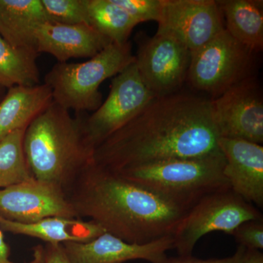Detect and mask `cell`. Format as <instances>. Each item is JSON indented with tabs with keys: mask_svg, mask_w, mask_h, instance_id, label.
I'll use <instances>...</instances> for the list:
<instances>
[{
	"mask_svg": "<svg viewBox=\"0 0 263 263\" xmlns=\"http://www.w3.org/2000/svg\"><path fill=\"white\" fill-rule=\"evenodd\" d=\"M239 246L247 249H263V219L245 221L231 233Z\"/></svg>",
	"mask_w": 263,
	"mask_h": 263,
	"instance_id": "cell-25",
	"label": "cell"
},
{
	"mask_svg": "<svg viewBox=\"0 0 263 263\" xmlns=\"http://www.w3.org/2000/svg\"><path fill=\"white\" fill-rule=\"evenodd\" d=\"M36 51L11 46L0 36V87L41 84Z\"/></svg>",
	"mask_w": 263,
	"mask_h": 263,
	"instance_id": "cell-20",
	"label": "cell"
},
{
	"mask_svg": "<svg viewBox=\"0 0 263 263\" xmlns=\"http://www.w3.org/2000/svg\"><path fill=\"white\" fill-rule=\"evenodd\" d=\"M245 251V247L238 245L235 254L226 258L202 259L192 255L179 256L177 257H167L162 263H243Z\"/></svg>",
	"mask_w": 263,
	"mask_h": 263,
	"instance_id": "cell-26",
	"label": "cell"
},
{
	"mask_svg": "<svg viewBox=\"0 0 263 263\" xmlns=\"http://www.w3.org/2000/svg\"><path fill=\"white\" fill-rule=\"evenodd\" d=\"M1 89H3V88L0 87V90H1Z\"/></svg>",
	"mask_w": 263,
	"mask_h": 263,
	"instance_id": "cell-30",
	"label": "cell"
},
{
	"mask_svg": "<svg viewBox=\"0 0 263 263\" xmlns=\"http://www.w3.org/2000/svg\"><path fill=\"white\" fill-rule=\"evenodd\" d=\"M26 129L13 132L0 141V190L33 178L24 152Z\"/></svg>",
	"mask_w": 263,
	"mask_h": 263,
	"instance_id": "cell-22",
	"label": "cell"
},
{
	"mask_svg": "<svg viewBox=\"0 0 263 263\" xmlns=\"http://www.w3.org/2000/svg\"><path fill=\"white\" fill-rule=\"evenodd\" d=\"M0 263H15L10 259V248L5 240L3 230L0 229ZM24 263H44V247L37 245L33 248V259Z\"/></svg>",
	"mask_w": 263,
	"mask_h": 263,
	"instance_id": "cell-27",
	"label": "cell"
},
{
	"mask_svg": "<svg viewBox=\"0 0 263 263\" xmlns=\"http://www.w3.org/2000/svg\"><path fill=\"white\" fill-rule=\"evenodd\" d=\"M243 263H263V254L259 250L246 249Z\"/></svg>",
	"mask_w": 263,
	"mask_h": 263,
	"instance_id": "cell-29",
	"label": "cell"
},
{
	"mask_svg": "<svg viewBox=\"0 0 263 263\" xmlns=\"http://www.w3.org/2000/svg\"><path fill=\"white\" fill-rule=\"evenodd\" d=\"M78 218H88L105 233L145 245L174 234L191 205L155 193L94 162L67 194Z\"/></svg>",
	"mask_w": 263,
	"mask_h": 263,
	"instance_id": "cell-2",
	"label": "cell"
},
{
	"mask_svg": "<svg viewBox=\"0 0 263 263\" xmlns=\"http://www.w3.org/2000/svg\"><path fill=\"white\" fill-rule=\"evenodd\" d=\"M138 24L160 19L162 0H114Z\"/></svg>",
	"mask_w": 263,
	"mask_h": 263,
	"instance_id": "cell-24",
	"label": "cell"
},
{
	"mask_svg": "<svg viewBox=\"0 0 263 263\" xmlns=\"http://www.w3.org/2000/svg\"><path fill=\"white\" fill-rule=\"evenodd\" d=\"M135 62L130 43H110L80 63L58 62L45 76L53 101L70 111H95L102 104L100 85Z\"/></svg>",
	"mask_w": 263,
	"mask_h": 263,
	"instance_id": "cell-5",
	"label": "cell"
},
{
	"mask_svg": "<svg viewBox=\"0 0 263 263\" xmlns=\"http://www.w3.org/2000/svg\"><path fill=\"white\" fill-rule=\"evenodd\" d=\"M223 19L214 0H162L157 33L172 36L193 53L224 30Z\"/></svg>",
	"mask_w": 263,
	"mask_h": 263,
	"instance_id": "cell-11",
	"label": "cell"
},
{
	"mask_svg": "<svg viewBox=\"0 0 263 263\" xmlns=\"http://www.w3.org/2000/svg\"><path fill=\"white\" fill-rule=\"evenodd\" d=\"M62 246L70 263H124L135 259L162 263L167 258V251L174 249V239L167 235L136 245L104 233L89 241L68 242Z\"/></svg>",
	"mask_w": 263,
	"mask_h": 263,
	"instance_id": "cell-13",
	"label": "cell"
},
{
	"mask_svg": "<svg viewBox=\"0 0 263 263\" xmlns=\"http://www.w3.org/2000/svg\"><path fill=\"white\" fill-rule=\"evenodd\" d=\"M35 41L39 54L48 53L61 63L70 59L91 58L111 43L89 24L51 22L39 26Z\"/></svg>",
	"mask_w": 263,
	"mask_h": 263,
	"instance_id": "cell-15",
	"label": "cell"
},
{
	"mask_svg": "<svg viewBox=\"0 0 263 263\" xmlns=\"http://www.w3.org/2000/svg\"><path fill=\"white\" fill-rule=\"evenodd\" d=\"M254 54L224 29L191 53L186 79L195 89L215 99L240 81L253 77Z\"/></svg>",
	"mask_w": 263,
	"mask_h": 263,
	"instance_id": "cell-7",
	"label": "cell"
},
{
	"mask_svg": "<svg viewBox=\"0 0 263 263\" xmlns=\"http://www.w3.org/2000/svg\"><path fill=\"white\" fill-rule=\"evenodd\" d=\"M46 22L41 0H0V36L11 46L37 51L36 31Z\"/></svg>",
	"mask_w": 263,
	"mask_h": 263,
	"instance_id": "cell-18",
	"label": "cell"
},
{
	"mask_svg": "<svg viewBox=\"0 0 263 263\" xmlns=\"http://www.w3.org/2000/svg\"><path fill=\"white\" fill-rule=\"evenodd\" d=\"M155 98L142 81L135 62L128 66L112 80L105 102L91 116L83 117V129L88 144L95 150Z\"/></svg>",
	"mask_w": 263,
	"mask_h": 263,
	"instance_id": "cell-8",
	"label": "cell"
},
{
	"mask_svg": "<svg viewBox=\"0 0 263 263\" xmlns=\"http://www.w3.org/2000/svg\"><path fill=\"white\" fill-rule=\"evenodd\" d=\"M52 102L51 88L45 83L8 89L0 101V141L13 132L27 129Z\"/></svg>",
	"mask_w": 263,
	"mask_h": 263,
	"instance_id": "cell-17",
	"label": "cell"
},
{
	"mask_svg": "<svg viewBox=\"0 0 263 263\" xmlns=\"http://www.w3.org/2000/svg\"><path fill=\"white\" fill-rule=\"evenodd\" d=\"M41 3L48 22L67 25L89 24L88 0H41Z\"/></svg>",
	"mask_w": 263,
	"mask_h": 263,
	"instance_id": "cell-23",
	"label": "cell"
},
{
	"mask_svg": "<svg viewBox=\"0 0 263 263\" xmlns=\"http://www.w3.org/2000/svg\"><path fill=\"white\" fill-rule=\"evenodd\" d=\"M88 22L111 43L128 42L138 23L114 0H88Z\"/></svg>",
	"mask_w": 263,
	"mask_h": 263,
	"instance_id": "cell-21",
	"label": "cell"
},
{
	"mask_svg": "<svg viewBox=\"0 0 263 263\" xmlns=\"http://www.w3.org/2000/svg\"><path fill=\"white\" fill-rule=\"evenodd\" d=\"M263 219L254 205L238 196L230 188L202 197L183 216L174 234V249L179 256L192 255L195 245L212 232L231 233L245 221Z\"/></svg>",
	"mask_w": 263,
	"mask_h": 263,
	"instance_id": "cell-6",
	"label": "cell"
},
{
	"mask_svg": "<svg viewBox=\"0 0 263 263\" xmlns=\"http://www.w3.org/2000/svg\"><path fill=\"white\" fill-rule=\"evenodd\" d=\"M221 151L202 157L174 159L119 172L141 186L189 205L209 194L230 188Z\"/></svg>",
	"mask_w": 263,
	"mask_h": 263,
	"instance_id": "cell-4",
	"label": "cell"
},
{
	"mask_svg": "<svg viewBox=\"0 0 263 263\" xmlns=\"http://www.w3.org/2000/svg\"><path fill=\"white\" fill-rule=\"evenodd\" d=\"M44 263H70L63 246L46 243L44 247Z\"/></svg>",
	"mask_w": 263,
	"mask_h": 263,
	"instance_id": "cell-28",
	"label": "cell"
},
{
	"mask_svg": "<svg viewBox=\"0 0 263 263\" xmlns=\"http://www.w3.org/2000/svg\"><path fill=\"white\" fill-rule=\"evenodd\" d=\"M94 149L83 129V117L52 102L25 131L24 152L34 179L51 183L66 194L93 162Z\"/></svg>",
	"mask_w": 263,
	"mask_h": 263,
	"instance_id": "cell-3",
	"label": "cell"
},
{
	"mask_svg": "<svg viewBox=\"0 0 263 263\" xmlns=\"http://www.w3.org/2000/svg\"><path fill=\"white\" fill-rule=\"evenodd\" d=\"M218 146L226 159L223 174L230 188L246 201L262 209V145L219 138Z\"/></svg>",
	"mask_w": 263,
	"mask_h": 263,
	"instance_id": "cell-14",
	"label": "cell"
},
{
	"mask_svg": "<svg viewBox=\"0 0 263 263\" xmlns=\"http://www.w3.org/2000/svg\"><path fill=\"white\" fill-rule=\"evenodd\" d=\"M217 2L226 19L224 29L238 43L254 53L263 49L262 0H220Z\"/></svg>",
	"mask_w": 263,
	"mask_h": 263,
	"instance_id": "cell-19",
	"label": "cell"
},
{
	"mask_svg": "<svg viewBox=\"0 0 263 263\" xmlns=\"http://www.w3.org/2000/svg\"><path fill=\"white\" fill-rule=\"evenodd\" d=\"M191 52L168 34L156 33L138 41L135 64L156 98L176 93L187 79Z\"/></svg>",
	"mask_w": 263,
	"mask_h": 263,
	"instance_id": "cell-9",
	"label": "cell"
},
{
	"mask_svg": "<svg viewBox=\"0 0 263 263\" xmlns=\"http://www.w3.org/2000/svg\"><path fill=\"white\" fill-rule=\"evenodd\" d=\"M0 229L15 235L37 238L46 243L60 245L68 242L89 241L105 233L94 221L58 216L32 223H20L8 220L0 216Z\"/></svg>",
	"mask_w": 263,
	"mask_h": 263,
	"instance_id": "cell-16",
	"label": "cell"
},
{
	"mask_svg": "<svg viewBox=\"0 0 263 263\" xmlns=\"http://www.w3.org/2000/svg\"><path fill=\"white\" fill-rule=\"evenodd\" d=\"M211 101L220 138H237L262 145V95L254 76L240 81Z\"/></svg>",
	"mask_w": 263,
	"mask_h": 263,
	"instance_id": "cell-10",
	"label": "cell"
},
{
	"mask_svg": "<svg viewBox=\"0 0 263 263\" xmlns=\"http://www.w3.org/2000/svg\"><path fill=\"white\" fill-rule=\"evenodd\" d=\"M0 216L20 223L53 216L78 218L62 188L34 178L0 190Z\"/></svg>",
	"mask_w": 263,
	"mask_h": 263,
	"instance_id": "cell-12",
	"label": "cell"
},
{
	"mask_svg": "<svg viewBox=\"0 0 263 263\" xmlns=\"http://www.w3.org/2000/svg\"><path fill=\"white\" fill-rule=\"evenodd\" d=\"M211 100L174 94L155 98L94 151L93 162L114 172L220 151Z\"/></svg>",
	"mask_w": 263,
	"mask_h": 263,
	"instance_id": "cell-1",
	"label": "cell"
}]
</instances>
